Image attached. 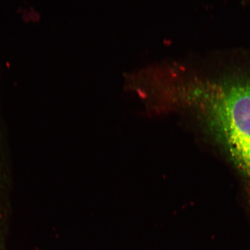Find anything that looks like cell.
I'll return each instance as SVG.
<instances>
[{
  "mask_svg": "<svg viewBox=\"0 0 250 250\" xmlns=\"http://www.w3.org/2000/svg\"><path fill=\"white\" fill-rule=\"evenodd\" d=\"M181 98L226 146L232 160L250 167V73L194 76Z\"/></svg>",
  "mask_w": 250,
  "mask_h": 250,
  "instance_id": "obj_1",
  "label": "cell"
}]
</instances>
